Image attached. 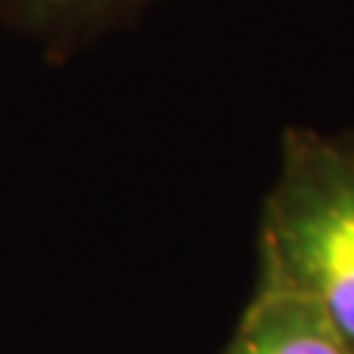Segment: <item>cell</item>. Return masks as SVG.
<instances>
[{"label":"cell","mask_w":354,"mask_h":354,"mask_svg":"<svg viewBox=\"0 0 354 354\" xmlns=\"http://www.w3.org/2000/svg\"><path fill=\"white\" fill-rule=\"evenodd\" d=\"M221 354H354L313 307L274 290H254Z\"/></svg>","instance_id":"obj_2"},{"label":"cell","mask_w":354,"mask_h":354,"mask_svg":"<svg viewBox=\"0 0 354 354\" xmlns=\"http://www.w3.org/2000/svg\"><path fill=\"white\" fill-rule=\"evenodd\" d=\"M257 263V286L313 307L354 351V136L283 133Z\"/></svg>","instance_id":"obj_1"},{"label":"cell","mask_w":354,"mask_h":354,"mask_svg":"<svg viewBox=\"0 0 354 354\" xmlns=\"http://www.w3.org/2000/svg\"><path fill=\"white\" fill-rule=\"evenodd\" d=\"M151 0H0V15L48 44L71 48L139 15Z\"/></svg>","instance_id":"obj_3"}]
</instances>
